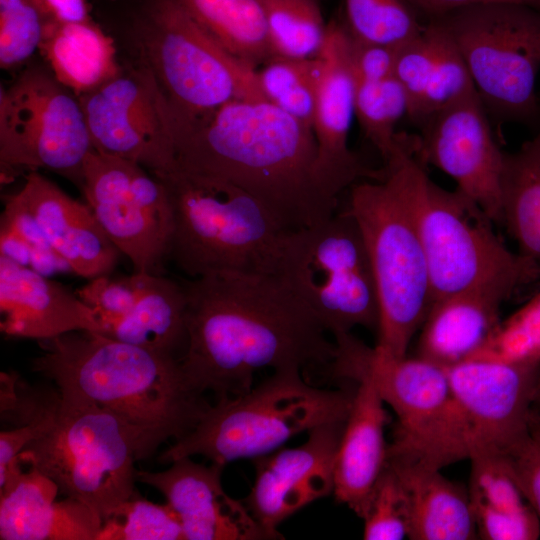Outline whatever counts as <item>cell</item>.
<instances>
[{"label":"cell","mask_w":540,"mask_h":540,"mask_svg":"<svg viewBox=\"0 0 540 540\" xmlns=\"http://www.w3.org/2000/svg\"><path fill=\"white\" fill-rule=\"evenodd\" d=\"M329 371L356 368L366 372L382 400L394 411L396 436L387 453L422 462L439 444L452 401L445 367L421 357H392L371 348L351 332L337 334Z\"/></svg>","instance_id":"15"},{"label":"cell","mask_w":540,"mask_h":540,"mask_svg":"<svg viewBox=\"0 0 540 540\" xmlns=\"http://www.w3.org/2000/svg\"><path fill=\"white\" fill-rule=\"evenodd\" d=\"M0 255L44 276L73 273L57 253L19 192L4 199L0 218Z\"/></svg>","instance_id":"34"},{"label":"cell","mask_w":540,"mask_h":540,"mask_svg":"<svg viewBox=\"0 0 540 540\" xmlns=\"http://www.w3.org/2000/svg\"><path fill=\"white\" fill-rule=\"evenodd\" d=\"M58 485L17 464L0 486L1 540H96L103 520L85 503L56 501Z\"/></svg>","instance_id":"22"},{"label":"cell","mask_w":540,"mask_h":540,"mask_svg":"<svg viewBox=\"0 0 540 540\" xmlns=\"http://www.w3.org/2000/svg\"><path fill=\"white\" fill-rule=\"evenodd\" d=\"M39 53L56 80L78 98L113 79L123 69L114 40L93 21L46 22Z\"/></svg>","instance_id":"28"},{"label":"cell","mask_w":540,"mask_h":540,"mask_svg":"<svg viewBox=\"0 0 540 540\" xmlns=\"http://www.w3.org/2000/svg\"><path fill=\"white\" fill-rule=\"evenodd\" d=\"M176 167L218 178L264 204L286 231L331 217L311 127L266 100H235L174 130Z\"/></svg>","instance_id":"2"},{"label":"cell","mask_w":540,"mask_h":540,"mask_svg":"<svg viewBox=\"0 0 540 540\" xmlns=\"http://www.w3.org/2000/svg\"><path fill=\"white\" fill-rule=\"evenodd\" d=\"M412 7L423 12L427 19L439 17L449 12L487 3L508 2L531 7L540 12V0H407Z\"/></svg>","instance_id":"48"},{"label":"cell","mask_w":540,"mask_h":540,"mask_svg":"<svg viewBox=\"0 0 540 540\" xmlns=\"http://www.w3.org/2000/svg\"><path fill=\"white\" fill-rule=\"evenodd\" d=\"M321 68L319 55L273 57L257 69L258 86L264 100L313 129Z\"/></svg>","instance_id":"32"},{"label":"cell","mask_w":540,"mask_h":540,"mask_svg":"<svg viewBox=\"0 0 540 540\" xmlns=\"http://www.w3.org/2000/svg\"><path fill=\"white\" fill-rule=\"evenodd\" d=\"M428 20L436 28V63L421 104L409 118L418 128L435 113L477 92L467 65L446 30L438 20Z\"/></svg>","instance_id":"36"},{"label":"cell","mask_w":540,"mask_h":540,"mask_svg":"<svg viewBox=\"0 0 540 540\" xmlns=\"http://www.w3.org/2000/svg\"><path fill=\"white\" fill-rule=\"evenodd\" d=\"M385 176L349 190L348 209L362 233L379 300L375 348L404 357L432 305L426 254L418 223L420 179L425 171L410 144L384 165Z\"/></svg>","instance_id":"4"},{"label":"cell","mask_w":540,"mask_h":540,"mask_svg":"<svg viewBox=\"0 0 540 540\" xmlns=\"http://www.w3.org/2000/svg\"><path fill=\"white\" fill-rule=\"evenodd\" d=\"M346 421L311 429L299 446L254 458L255 480L243 500L253 517L277 540V527L302 508L333 494L337 451Z\"/></svg>","instance_id":"18"},{"label":"cell","mask_w":540,"mask_h":540,"mask_svg":"<svg viewBox=\"0 0 540 540\" xmlns=\"http://www.w3.org/2000/svg\"><path fill=\"white\" fill-rule=\"evenodd\" d=\"M437 34L432 21L421 32L396 49L394 76L408 99L407 117L417 111L431 80L436 63Z\"/></svg>","instance_id":"42"},{"label":"cell","mask_w":540,"mask_h":540,"mask_svg":"<svg viewBox=\"0 0 540 540\" xmlns=\"http://www.w3.org/2000/svg\"><path fill=\"white\" fill-rule=\"evenodd\" d=\"M469 496L480 504L505 512H520L529 507L503 453L480 452L470 459Z\"/></svg>","instance_id":"41"},{"label":"cell","mask_w":540,"mask_h":540,"mask_svg":"<svg viewBox=\"0 0 540 540\" xmlns=\"http://www.w3.org/2000/svg\"><path fill=\"white\" fill-rule=\"evenodd\" d=\"M355 391L356 386H312L299 369L273 371L250 391L209 406L193 430L165 450L159 461L201 455L225 466L263 456L300 433L346 421Z\"/></svg>","instance_id":"7"},{"label":"cell","mask_w":540,"mask_h":540,"mask_svg":"<svg viewBox=\"0 0 540 540\" xmlns=\"http://www.w3.org/2000/svg\"><path fill=\"white\" fill-rule=\"evenodd\" d=\"M408 111L406 93L395 76L379 81L354 79V113L365 137L390 161L403 147L407 134L396 125Z\"/></svg>","instance_id":"31"},{"label":"cell","mask_w":540,"mask_h":540,"mask_svg":"<svg viewBox=\"0 0 540 540\" xmlns=\"http://www.w3.org/2000/svg\"><path fill=\"white\" fill-rule=\"evenodd\" d=\"M18 192L74 274L90 280L112 273L121 252L87 203L74 199L39 171L25 175Z\"/></svg>","instance_id":"23"},{"label":"cell","mask_w":540,"mask_h":540,"mask_svg":"<svg viewBox=\"0 0 540 540\" xmlns=\"http://www.w3.org/2000/svg\"><path fill=\"white\" fill-rule=\"evenodd\" d=\"M408 499L412 540L478 538L469 492L444 477L440 469L387 455Z\"/></svg>","instance_id":"25"},{"label":"cell","mask_w":540,"mask_h":540,"mask_svg":"<svg viewBox=\"0 0 540 540\" xmlns=\"http://www.w3.org/2000/svg\"><path fill=\"white\" fill-rule=\"evenodd\" d=\"M0 330L39 341L79 330L100 333L101 324L76 292L0 255Z\"/></svg>","instance_id":"21"},{"label":"cell","mask_w":540,"mask_h":540,"mask_svg":"<svg viewBox=\"0 0 540 540\" xmlns=\"http://www.w3.org/2000/svg\"><path fill=\"white\" fill-rule=\"evenodd\" d=\"M472 507L478 538L536 540L540 536V521L532 507L520 512L499 511L480 504H472Z\"/></svg>","instance_id":"44"},{"label":"cell","mask_w":540,"mask_h":540,"mask_svg":"<svg viewBox=\"0 0 540 540\" xmlns=\"http://www.w3.org/2000/svg\"><path fill=\"white\" fill-rule=\"evenodd\" d=\"M505 455L525 499L540 521V430L531 427Z\"/></svg>","instance_id":"45"},{"label":"cell","mask_w":540,"mask_h":540,"mask_svg":"<svg viewBox=\"0 0 540 540\" xmlns=\"http://www.w3.org/2000/svg\"><path fill=\"white\" fill-rule=\"evenodd\" d=\"M38 342L33 370L63 397L111 411L160 445L188 434L210 406L176 358L88 330Z\"/></svg>","instance_id":"3"},{"label":"cell","mask_w":540,"mask_h":540,"mask_svg":"<svg viewBox=\"0 0 540 540\" xmlns=\"http://www.w3.org/2000/svg\"><path fill=\"white\" fill-rule=\"evenodd\" d=\"M153 174L172 207L167 258L189 278L217 271L276 273L287 231L264 204L218 178L178 168Z\"/></svg>","instance_id":"6"},{"label":"cell","mask_w":540,"mask_h":540,"mask_svg":"<svg viewBox=\"0 0 540 540\" xmlns=\"http://www.w3.org/2000/svg\"><path fill=\"white\" fill-rule=\"evenodd\" d=\"M141 273L110 277L102 275L90 279L76 293L97 315L101 324L126 315L134 307L140 292Z\"/></svg>","instance_id":"43"},{"label":"cell","mask_w":540,"mask_h":540,"mask_svg":"<svg viewBox=\"0 0 540 540\" xmlns=\"http://www.w3.org/2000/svg\"><path fill=\"white\" fill-rule=\"evenodd\" d=\"M193 19L236 58L258 69L273 58L258 0H177Z\"/></svg>","instance_id":"30"},{"label":"cell","mask_w":540,"mask_h":540,"mask_svg":"<svg viewBox=\"0 0 540 540\" xmlns=\"http://www.w3.org/2000/svg\"><path fill=\"white\" fill-rule=\"evenodd\" d=\"M188 343L181 366L198 393L250 391L256 372L329 367L335 342L276 273L217 271L182 282Z\"/></svg>","instance_id":"1"},{"label":"cell","mask_w":540,"mask_h":540,"mask_svg":"<svg viewBox=\"0 0 540 540\" xmlns=\"http://www.w3.org/2000/svg\"><path fill=\"white\" fill-rule=\"evenodd\" d=\"M96 540H186L171 506L134 496L103 520Z\"/></svg>","instance_id":"37"},{"label":"cell","mask_w":540,"mask_h":540,"mask_svg":"<svg viewBox=\"0 0 540 540\" xmlns=\"http://www.w3.org/2000/svg\"><path fill=\"white\" fill-rule=\"evenodd\" d=\"M276 274L333 336L355 327L378 331L376 281L347 206L318 224L287 231Z\"/></svg>","instance_id":"9"},{"label":"cell","mask_w":540,"mask_h":540,"mask_svg":"<svg viewBox=\"0 0 540 540\" xmlns=\"http://www.w3.org/2000/svg\"><path fill=\"white\" fill-rule=\"evenodd\" d=\"M79 188L134 272L161 274L173 228L162 181L138 163L93 148L84 160Z\"/></svg>","instance_id":"13"},{"label":"cell","mask_w":540,"mask_h":540,"mask_svg":"<svg viewBox=\"0 0 540 540\" xmlns=\"http://www.w3.org/2000/svg\"><path fill=\"white\" fill-rule=\"evenodd\" d=\"M488 115L477 92L445 107L414 135V156L450 176L458 190L502 223L505 152L493 136Z\"/></svg>","instance_id":"17"},{"label":"cell","mask_w":540,"mask_h":540,"mask_svg":"<svg viewBox=\"0 0 540 540\" xmlns=\"http://www.w3.org/2000/svg\"><path fill=\"white\" fill-rule=\"evenodd\" d=\"M446 30L488 114L500 122L540 125V12L498 2L430 18Z\"/></svg>","instance_id":"11"},{"label":"cell","mask_w":540,"mask_h":540,"mask_svg":"<svg viewBox=\"0 0 540 540\" xmlns=\"http://www.w3.org/2000/svg\"><path fill=\"white\" fill-rule=\"evenodd\" d=\"M345 24L361 42L398 48L416 37L422 24L405 0H342Z\"/></svg>","instance_id":"35"},{"label":"cell","mask_w":540,"mask_h":540,"mask_svg":"<svg viewBox=\"0 0 540 540\" xmlns=\"http://www.w3.org/2000/svg\"><path fill=\"white\" fill-rule=\"evenodd\" d=\"M142 63L170 106L174 128L235 100H264L256 69L223 48L177 0H155L139 30Z\"/></svg>","instance_id":"10"},{"label":"cell","mask_w":540,"mask_h":540,"mask_svg":"<svg viewBox=\"0 0 540 540\" xmlns=\"http://www.w3.org/2000/svg\"><path fill=\"white\" fill-rule=\"evenodd\" d=\"M93 148L152 173L176 167L174 120L152 71L143 63L79 97Z\"/></svg>","instance_id":"16"},{"label":"cell","mask_w":540,"mask_h":540,"mask_svg":"<svg viewBox=\"0 0 540 540\" xmlns=\"http://www.w3.org/2000/svg\"><path fill=\"white\" fill-rule=\"evenodd\" d=\"M504 302L476 291L435 301L419 330L417 356L445 368L467 360L501 322Z\"/></svg>","instance_id":"26"},{"label":"cell","mask_w":540,"mask_h":540,"mask_svg":"<svg viewBox=\"0 0 540 540\" xmlns=\"http://www.w3.org/2000/svg\"><path fill=\"white\" fill-rule=\"evenodd\" d=\"M501 202L502 223L520 253L540 263V125L517 151L505 152Z\"/></svg>","instance_id":"29"},{"label":"cell","mask_w":540,"mask_h":540,"mask_svg":"<svg viewBox=\"0 0 540 540\" xmlns=\"http://www.w3.org/2000/svg\"><path fill=\"white\" fill-rule=\"evenodd\" d=\"M47 22L82 23L93 21L88 0H33Z\"/></svg>","instance_id":"47"},{"label":"cell","mask_w":540,"mask_h":540,"mask_svg":"<svg viewBox=\"0 0 540 540\" xmlns=\"http://www.w3.org/2000/svg\"><path fill=\"white\" fill-rule=\"evenodd\" d=\"M48 424L18 455L100 515L102 520L136 496L135 462L160 444L120 416L91 403L39 391Z\"/></svg>","instance_id":"5"},{"label":"cell","mask_w":540,"mask_h":540,"mask_svg":"<svg viewBox=\"0 0 540 540\" xmlns=\"http://www.w3.org/2000/svg\"><path fill=\"white\" fill-rule=\"evenodd\" d=\"M224 465L181 457L160 472L136 470V480L160 491L177 514L186 540H277L243 501L223 489Z\"/></svg>","instance_id":"20"},{"label":"cell","mask_w":540,"mask_h":540,"mask_svg":"<svg viewBox=\"0 0 540 540\" xmlns=\"http://www.w3.org/2000/svg\"><path fill=\"white\" fill-rule=\"evenodd\" d=\"M100 333L181 361L188 343L182 283L161 274L141 273L134 307L120 318L103 322Z\"/></svg>","instance_id":"27"},{"label":"cell","mask_w":540,"mask_h":540,"mask_svg":"<svg viewBox=\"0 0 540 540\" xmlns=\"http://www.w3.org/2000/svg\"><path fill=\"white\" fill-rule=\"evenodd\" d=\"M46 19L33 0H0V67L9 70L39 51Z\"/></svg>","instance_id":"40"},{"label":"cell","mask_w":540,"mask_h":540,"mask_svg":"<svg viewBox=\"0 0 540 540\" xmlns=\"http://www.w3.org/2000/svg\"><path fill=\"white\" fill-rule=\"evenodd\" d=\"M356 383L353 403L340 439L334 473L333 496L359 515L386 460L387 413L370 376L356 368L333 375Z\"/></svg>","instance_id":"24"},{"label":"cell","mask_w":540,"mask_h":540,"mask_svg":"<svg viewBox=\"0 0 540 540\" xmlns=\"http://www.w3.org/2000/svg\"><path fill=\"white\" fill-rule=\"evenodd\" d=\"M540 358V292L501 320L469 359L513 362Z\"/></svg>","instance_id":"39"},{"label":"cell","mask_w":540,"mask_h":540,"mask_svg":"<svg viewBox=\"0 0 540 540\" xmlns=\"http://www.w3.org/2000/svg\"><path fill=\"white\" fill-rule=\"evenodd\" d=\"M418 223L432 304L471 291L507 301L540 279V263L512 252L477 203L457 188L448 191L438 186L426 171L419 184Z\"/></svg>","instance_id":"8"},{"label":"cell","mask_w":540,"mask_h":540,"mask_svg":"<svg viewBox=\"0 0 540 540\" xmlns=\"http://www.w3.org/2000/svg\"><path fill=\"white\" fill-rule=\"evenodd\" d=\"M540 407V375L537 380L534 395H533V408Z\"/></svg>","instance_id":"50"},{"label":"cell","mask_w":540,"mask_h":540,"mask_svg":"<svg viewBox=\"0 0 540 540\" xmlns=\"http://www.w3.org/2000/svg\"><path fill=\"white\" fill-rule=\"evenodd\" d=\"M350 33L344 21L328 22L319 53L322 68L313 122L317 144L316 171L320 184L332 200L363 180L385 176L384 168L365 165L348 145L354 113V78L349 55Z\"/></svg>","instance_id":"19"},{"label":"cell","mask_w":540,"mask_h":540,"mask_svg":"<svg viewBox=\"0 0 540 540\" xmlns=\"http://www.w3.org/2000/svg\"><path fill=\"white\" fill-rule=\"evenodd\" d=\"M452 393L453 461L505 454L531 430L540 358L469 359L446 368Z\"/></svg>","instance_id":"14"},{"label":"cell","mask_w":540,"mask_h":540,"mask_svg":"<svg viewBox=\"0 0 540 540\" xmlns=\"http://www.w3.org/2000/svg\"><path fill=\"white\" fill-rule=\"evenodd\" d=\"M273 57L312 58L319 55L327 25L317 0H258Z\"/></svg>","instance_id":"33"},{"label":"cell","mask_w":540,"mask_h":540,"mask_svg":"<svg viewBox=\"0 0 540 540\" xmlns=\"http://www.w3.org/2000/svg\"><path fill=\"white\" fill-rule=\"evenodd\" d=\"M93 149L79 98L40 66L0 87V174L9 183L40 169L80 187Z\"/></svg>","instance_id":"12"},{"label":"cell","mask_w":540,"mask_h":540,"mask_svg":"<svg viewBox=\"0 0 540 540\" xmlns=\"http://www.w3.org/2000/svg\"><path fill=\"white\" fill-rule=\"evenodd\" d=\"M358 516L363 520L365 540L408 538L407 495L398 474L387 461Z\"/></svg>","instance_id":"38"},{"label":"cell","mask_w":540,"mask_h":540,"mask_svg":"<svg viewBox=\"0 0 540 540\" xmlns=\"http://www.w3.org/2000/svg\"><path fill=\"white\" fill-rule=\"evenodd\" d=\"M531 427L540 430V407L533 408Z\"/></svg>","instance_id":"49"},{"label":"cell","mask_w":540,"mask_h":540,"mask_svg":"<svg viewBox=\"0 0 540 540\" xmlns=\"http://www.w3.org/2000/svg\"><path fill=\"white\" fill-rule=\"evenodd\" d=\"M396 49L361 42L350 34L349 55L353 78L361 81H379L394 76Z\"/></svg>","instance_id":"46"}]
</instances>
